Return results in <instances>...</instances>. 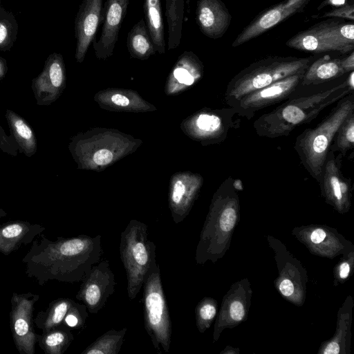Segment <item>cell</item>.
Returning a JSON list of instances; mask_svg holds the SVG:
<instances>
[{
    "mask_svg": "<svg viewBox=\"0 0 354 354\" xmlns=\"http://www.w3.org/2000/svg\"><path fill=\"white\" fill-rule=\"evenodd\" d=\"M143 8L145 23L155 50L159 53H164L165 41L160 0H145Z\"/></svg>",
    "mask_w": 354,
    "mask_h": 354,
    "instance_id": "44dd1931",
    "label": "cell"
},
{
    "mask_svg": "<svg viewBox=\"0 0 354 354\" xmlns=\"http://www.w3.org/2000/svg\"><path fill=\"white\" fill-rule=\"evenodd\" d=\"M311 0H284L259 13L232 42L239 46L256 38L292 15L303 12Z\"/></svg>",
    "mask_w": 354,
    "mask_h": 354,
    "instance_id": "8fae6325",
    "label": "cell"
},
{
    "mask_svg": "<svg viewBox=\"0 0 354 354\" xmlns=\"http://www.w3.org/2000/svg\"><path fill=\"white\" fill-rule=\"evenodd\" d=\"M112 102L120 106H127L129 104V99L120 94H115L111 97Z\"/></svg>",
    "mask_w": 354,
    "mask_h": 354,
    "instance_id": "74e56055",
    "label": "cell"
},
{
    "mask_svg": "<svg viewBox=\"0 0 354 354\" xmlns=\"http://www.w3.org/2000/svg\"><path fill=\"white\" fill-rule=\"evenodd\" d=\"M145 328L157 352L168 353L171 323L158 263L153 267L143 285Z\"/></svg>",
    "mask_w": 354,
    "mask_h": 354,
    "instance_id": "8992f818",
    "label": "cell"
},
{
    "mask_svg": "<svg viewBox=\"0 0 354 354\" xmlns=\"http://www.w3.org/2000/svg\"><path fill=\"white\" fill-rule=\"evenodd\" d=\"M18 34V24L12 12L0 6V51H8Z\"/></svg>",
    "mask_w": 354,
    "mask_h": 354,
    "instance_id": "83f0119b",
    "label": "cell"
},
{
    "mask_svg": "<svg viewBox=\"0 0 354 354\" xmlns=\"http://www.w3.org/2000/svg\"><path fill=\"white\" fill-rule=\"evenodd\" d=\"M350 267L347 263H343L339 269V275L341 278L345 279L349 274Z\"/></svg>",
    "mask_w": 354,
    "mask_h": 354,
    "instance_id": "60d3db41",
    "label": "cell"
},
{
    "mask_svg": "<svg viewBox=\"0 0 354 354\" xmlns=\"http://www.w3.org/2000/svg\"><path fill=\"white\" fill-rule=\"evenodd\" d=\"M185 0H165V16L168 25V49L177 48L182 37Z\"/></svg>",
    "mask_w": 354,
    "mask_h": 354,
    "instance_id": "d4e9b609",
    "label": "cell"
},
{
    "mask_svg": "<svg viewBox=\"0 0 354 354\" xmlns=\"http://www.w3.org/2000/svg\"><path fill=\"white\" fill-rule=\"evenodd\" d=\"M129 2V0H106L102 11V30L99 39L93 42L97 57L105 58L113 54Z\"/></svg>",
    "mask_w": 354,
    "mask_h": 354,
    "instance_id": "5bb4252c",
    "label": "cell"
},
{
    "mask_svg": "<svg viewBox=\"0 0 354 354\" xmlns=\"http://www.w3.org/2000/svg\"><path fill=\"white\" fill-rule=\"evenodd\" d=\"M65 82V67L61 54L46 58L41 72L32 80L31 88L39 106H48L59 95Z\"/></svg>",
    "mask_w": 354,
    "mask_h": 354,
    "instance_id": "7c38bea8",
    "label": "cell"
},
{
    "mask_svg": "<svg viewBox=\"0 0 354 354\" xmlns=\"http://www.w3.org/2000/svg\"><path fill=\"white\" fill-rule=\"evenodd\" d=\"M127 46L129 53L139 59H146L156 51L143 19L138 21L127 35Z\"/></svg>",
    "mask_w": 354,
    "mask_h": 354,
    "instance_id": "cb8c5ba5",
    "label": "cell"
},
{
    "mask_svg": "<svg viewBox=\"0 0 354 354\" xmlns=\"http://www.w3.org/2000/svg\"><path fill=\"white\" fill-rule=\"evenodd\" d=\"M313 58L270 56L252 63L227 84L224 95L226 104L229 106L252 91L286 77L305 72Z\"/></svg>",
    "mask_w": 354,
    "mask_h": 354,
    "instance_id": "277c9868",
    "label": "cell"
},
{
    "mask_svg": "<svg viewBox=\"0 0 354 354\" xmlns=\"http://www.w3.org/2000/svg\"><path fill=\"white\" fill-rule=\"evenodd\" d=\"M0 149L12 156H17L19 153V147L13 138L10 134V136L6 135L4 129L0 124Z\"/></svg>",
    "mask_w": 354,
    "mask_h": 354,
    "instance_id": "4dcf8cb0",
    "label": "cell"
},
{
    "mask_svg": "<svg viewBox=\"0 0 354 354\" xmlns=\"http://www.w3.org/2000/svg\"><path fill=\"white\" fill-rule=\"evenodd\" d=\"M216 309L215 306L209 301H203L196 308L197 325L201 331L205 328L207 323L215 317Z\"/></svg>",
    "mask_w": 354,
    "mask_h": 354,
    "instance_id": "f546056e",
    "label": "cell"
},
{
    "mask_svg": "<svg viewBox=\"0 0 354 354\" xmlns=\"http://www.w3.org/2000/svg\"><path fill=\"white\" fill-rule=\"evenodd\" d=\"M46 230L43 225L15 220L0 224V252L8 256L27 245Z\"/></svg>",
    "mask_w": 354,
    "mask_h": 354,
    "instance_id": "ac0fdd59",
    "label": "cell"
},
{
    "mask_svg": "<svg viewBox=\"0 0 354 354\" xmlns=\"http://www.w3.org/2000/svg\"><path fill=\"white\" fill-rule=\"evenodd\" d=\"M112 159V153L105 149L98 150L93 155V161L99 165H107L111 162Z\"/></svg>",
    "mask_w": 354,
    "mask_h": 354,
    "instance_id": "d6a6232c",
    "label": "cell"
},
{
    "mask_svg": "<svg viewBox=\"0 0 354 354\" xmlns=\"http://www.w3.org/2000/svg\"><path fill=\"white\" fill-rule=\"evenodd\" d=\"M39 295L32 292H13L10 299V327L14 344L20 354H35L38 335L33 313Z\"/></svg>",
    "mask_w": 354,
    "mask_h": 354,
    "instance_id": "ba28073f",
    "label": "cell"
},
{
    "mask_svg": "<svg viewBox=\"0 0 354 354\" xmlns=\"http://www.w3.org/2000/svg\"><path fill=\"white\" fill-rule=\"evenodd\" d=\"M7 72V61L3 57H0V82L6 77Z\"/></svg>",
    "mask_w": 354,
    "mask_h": 354,
    "instance_id": "f35d334b",
    "label": "cell"
},
{
    "mask_svg": "<svg viewBox=\"0 0 354 354\" xmlns=\"http://www.w3.org/2000/svg\"><path fill=\"white\" fill-rule=\"evenodd\" d=\"M230 317L235 321H241L244 316V308L241 302L235 301L232 302L230 310Z\"/></svg>",
    "mask_w": 354,
    "mask_h": 354,
    "instance_id": "836d02e7",
    "label": "cell"
},
{
    "mask_svg": "<svg viewBox=\"0 0 354 354\" xmlns=\"http://www.w3.org/2000/svg\"><path fill=\"white\" fill-rule=\"evenodd\" d=\"M236 116L235 111L229 106L200 113L195 124L202 136L214 142H221L226 140L232 129L240 127L241 120Z\"/></svg>",
    "mask_w": 354,
    "mask_h": 354,
    "instance_id": "2e32d148",
    "label": "cell"
},
{
    "mask_svg": "<svg viewBox=\"0 0 354 354\" xmlns=\"http://www.w3.org/2000/svg\"><path fill=\"white\" fill-rule=\"evenodd\" d=\"M73 339L71 329L62 324L38 335L37 343L47 354H63Z\"/></svg>",
    "mask_w": 354,
    "mask_h": 354,
    "instance_id": "7402d4cb",
    "label": "cell"
},
{
    "mask_svg": "<svg viewBox=\"0 0 354 354\" xmlns=\"http://www.w3.org/2000/svg\"><path fill=\"white\" fill-rule=\"evenodd\" d=\"M7 216V213L1 208H0V218L6 217Z\"/></svg>",
    "mask_w": 354,
    "mask_h": 354,
    "instance_id": "7bdbcfd3",
    "label": "cell"
},
{
    "mask_svg": "<svg viewBox=\"0 0 354 354\" xmlns=\"http://www.w3.org/2000/svg\"><path fill=\"white\" fill-rule=\"evenodd\" d=\"M103 0H83L75 19V59L82 62L102 21Z\"/></svg>",
    "mask_w": 354,
    "mask_h": 354,
    "instance_id": "4fadbf2b",
    "label": "cell"
},
{
    "mask_svg": "<svg viewBox=\"0 0 354 354\" xmlns=\"http://www.w3.org/2000/svg\"><path fill=\"white\" fill-rule=\"evenodd\" d=\"M354 147V112L350 114L339 127L329 151H338L342 155Z\"/></svg>",
    "mask_w": 354,
    "mask_h": 354,
    "instance_id": "4316f807",
    "label": "cell"
},
{
    "mask_svg": "<svg viewBox=\"0 0 354 354\" xmlns=\"http://www.w3.org/2000/svg\"><path fill=\"white\" fill-rule=\"evenodd\" d=\"M346 74L340 58L323 56L312 62L304 73L299 86L318 85Z\"/></svg>",
    "mask_w": 354,
    "mask_h": 354,
    "instance_id": "d6986e66",
    "label": "cell"
},
{
    "mask_svg": "<svg viewBox=\"0 0 354 354\" xmlns=\"http://www.w3.org/2000/svg\"><path fill=\"white\" fill-rule=\"evenodd\" d=\"M322 17H341L353 21L354 5L352 1L351 3H346L339 7L325 12Z\"/></svg>",
    "mask_w": 354,
    "mask_h": 354,
    "instance_id": "1f68e13d",
    "label": "cell"
},
{
    "mask_svg": "<svg viewBox=\"0 0 354 354\" xmlns=\"http://www.w3.org/2000/svg\"><path fill=\"white\" fill-rule=\"evenodd\" d=\"M326 237V233L322 229H317L311 234L310 239L314 243L322 242Z\"/></svg>",
    "mask_w": 354,
    "mask_h": 354,
    "instance_id": "8d00e7d4",
    "label": "cell"
},
{
    "mask_svg": "<svg viewBox=\"0 0 354 354\" xmlns=\"http://www.w3.org/2000/svg\"><path fill=\"white\" fill-rule=\"evenodd\" d=\"M354 112L353 92L337 102L330 113L315 127L296 138L294 149L310 176L319 183L333 139L342 122Z\"/></svg>",
    "mask_w": 354,
    "mask_h": 354,
    "instance_id": "3957f363",
    "label": "cell"
},
{
    "mask_svg": "<svg viewBox=\"0 0 354 354\" xmlns=\"http://www.w3.org/2000/svg\"><path fill=\"white\" fill-rule=\"evenodd\" d=\"M304 73V72L286 77L252 91L229 106L235 111L239 117L251 120L260 110L279 103L290 96L299 86Z\"/></svg>",
    "mask_w": 354,
    "mask_h": 354,
    "instance_id": "9c48e42d",
    "label": "cell"
},
{
    "mask_svg": "<svg viewBox=\"0 0 354 354\" xmlns=\"http://www.w3.org/2000/svg\"><path fill=\"white\" fill-rule=\"evenodd\" d=\"M81 282L75 298L83 302L90 313L97 314L113 294L116 285L109 260H100L93 265Z\"/></svg>",
    "mask_w": 354,
    "mask_h": 354,
    "instance_id": "30bf717a",
    "label": "cell"
},
{
    "mask_svg": "<svg viewBox=\"0 0 354 354\" xmlns=\"http://www.w3.org/2000/svg\"><path fill=\"white\" fill-rule=\"evenodd\" d=\"M232 16L221 0H198L196 21L203 35L218 39L227 31Z\"/></svg>",
    "mask_w": 354,
    "mask_h": 354,
    "instance_id": "9a60e30c",
    "label": "cell"
},
{
    "mask_svg": "<svg viewBox=\"0 0 354 354\" xmlns=\"http://www.w3.org/2000/svg\"><path fill=\"white\" fill-rule=\"evenodd\" d=\"M156 248L149 238L148 227L144 223L131 220L121 233L120 256L127 274L130 300L136 297L149 273L157 263Z\"/></svg>",
    "mask_w": 354,
    "mask_h": 354,
    "instance_id": "5b68a950",
    "label": "cell"
},
{
    "mask_svg": "<svg viewBox=\"0 0 354 354\" xmlns=\"http://www.w3.org/2000/svg\"><path fill=\"white\" fill-rule=\"evenodd\" d=\"M74 301L70 298H58L39 311L34 318L35 326L45 332L63 324L64 319Z\"/></svg>",
    "mask_w": 354,
    "mask_h": 354,
    "instance_id": "603a6c76",
    "label": "cell"
},
{
    "mask_svg": "<svg viewBox=\"0 0 354 354\" xmlns=\"http://www.w3.org/2000/svg\"><path fill=\"white\" fill-rule=\"evenodd\" d=\"M101 235L91 237H57L52 241L41 234L32 242L21 259L25 273L39 286L48 281L81 282L92 266L101 260L103 250Z\"/></svg>",
    "mask_w": 354,
    "mask_h": 354,
    "instance_id": "6da1fadb",
    "label": "cell"
},
{
    "mask_svg": "<svg viewBox=\"0 0 354 354\" xmlns=\"http://www.w3.org/2000/svg\"><path fill=\"white\" fill-rule=\"evenodd\" d=\"M232 185L236 190L243 189V183L240 179H233Z\"/></svg>",
    "mask_w": 354,
    "mask_h": 354,
    "instance_id": "b9f144b4",
    "label": "cell"
},
{
    "mask_svg": "<svg viewBox=\"0 0 354 354\" xmlns=\"http://www.w3.org/2000/svg\"><path fill=\"white\" fill-rule=\"evenodd\" d=\"M127 328L109 330L88 345L81 354H118L123 344Z\"/></svg>",
    "mask_w": 354,
    "mask_h": 354,
    "instance_id": "484cf974",
    "label": "cell"
},
{
    "mask_svg": "<svg viewBox=\"0 0 354 354\" xmlns=\"http://www.w3.org/2000/svg\"><path fill=\"white\" fill-rule=\"evenodd\" d=\"M339 352V348L337 343L332 342L328 344L326 349L324 351L325 354H337Z\"/></svg>",
    "mask_w": 354,
    "mask_h": 354,
    "instance_id": "ab89813d",
    "label": "cell"
},
{
    "mask_svg": "<svg viewBox=\"0 0 354 354\" xmlns=\"http://www.w3.org/2000/svg\"><path fill=\"white\" fill-rule=\"evenodd\" d=\"M10 134L15 138L19 149L28 158L35 154L37 142L35 133L26 120L11 109L5 114Z\"/></svg>",
    "mask_w": 354,
    "mask_h": 354,
    "instance_id": "ffe728a7",
    "label": "cell"
},
{
    "mask_svg": "<svg viewBox=\"0 0 354 354\" xmlns=\"http://www.w3.org/2000/svg\"><path fill=\"white\" fill-rule=\"evenodd\" d=\"M279 290L284 296H290L294 292V286L288 279H284L279 286Z\"/></svg>",
    "mask_w": 354,
    "mask_h": 354,
    "instance_id": "d590c367",
    "label": "cell"
},
{
    "mask_svg": "<svg viewBox=\"0 0 354 354\" xmlns=\"http://www.w3.org/2000/svg\"><path fill=\"white\" fill-rule=\"evenodd\" d=\"M341 161L328 151L320 178V187L326 197L342 207L348 201L351 180L341 171Z\"/></svg>",
    "mask_w": 354,
    "mask_h": 354,
    "instance_id": "e0dca14e",
    "label": "cell"
},
{
    "mask_svg": "<svg viewBox=\"0 0 354 354\" xmlns=\"http://www.w3.org/2000/svg\"><path fill=\"white\" fill-rule=\"evenodd\" d=\"M342 66L346 73L354 70V52L353 50L346 57L341 59Z\"/></svg>",
    "mask_w": 354,
    "mask_h": 354,
    "instance_id": "e575fe53",
    "label": "cell"
},
{
    "mask_svg": "<svg viewBox=\"0 0 354 354\" xmlns=\"http://www.w3.org/2000/svg\"><path fill=\"white\" fill-rule=\"evenodd\" d=\"M286 44L292 48L315 53H346L354 49V25L328 19L299 32Z\"/></svg>",
    "mask_w": 354,
    "mask_h": 354,
    "instance_id": "52a82bcc",
    "label": "cell"
},
{
    "mask_svg": "<svg viewBox=\"0 0 354 354\" xmlns=\"http://www.w3.org/2000/svg\"><path fill=\"white\" fill-rule=\"evenodd\" d=\"M87 308L83 304L73 302L66 313L63 324L71 329H81L84 327L88 317Z\"/></svg>",
    "mask_w": 354,
    "mask_h": 354,
    "instance_id": "f1b7e54d",
    "label": "cell"
},
{
    "mask_svg": "<svg viewBox=\"0 0 354 354\" xmlns=\"http://www.w3.org/2000/svg\"><path fill=\"white\" fill-rule=\"evenodd\" d=\"M353 71L340 84L308 96L292 99L259 117L253 123L260 137L288 136L297 127L313 120L326 108L353 92Z\"/></svg>",
    "mask_w": 354,
    "mask_h": 354,
    "instance_id": "7a4b0ae2",
    "label": "cell"
}]
</instances>
